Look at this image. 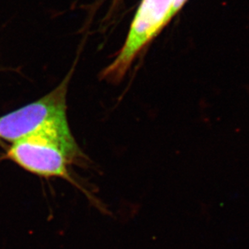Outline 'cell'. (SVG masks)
I'll return each instance as SVG.
<instances>
[{
  "mask_svg": "<svg viewBox=\"0 0 249 249\" xmlns=\"http://www.w3.org/2000/svg\"><path fill=\"white\" fill-rule=\"evenodd\" d=\"M80 151L70 127L51 128L19 139L7 151V158L41 178L72 181L68 166Z\"/></svg>",
  "mask_w": 249,
  "mask_h": 249,
  "instance_id": "cell-1",
  "label": "cell"
},
{
  "mask_svg": "<svg viewBox=\"0 0 249 249\" xmlns=\"http://www.w3.org/2000/svg\"><path fill=\"white\" fill-rule=\"evenodd\" d=\"M71 73L53 91L37 101L0 118V139H19L51 128L69 127L67 116V93Z\"/></svg>",
  "mask_w": 249,
  "mask_h": 249,
  "instance_id": "cell-2",
  "label": "cell"
},
{
  "mask_svg": "<svg viewBox=\"0 0 249 249\" xmlns=\"http://www.w3.org/2000/svg\"><path fill=\"white\" fill-rule=\"evenodd\" d=\"M173 0H143L123 48L117 58L101 72L102 79L118 83L124 78L140 51L168 23Z\"/></svg>",
  "mask_w": 249,
  "mask_h": 249,
  "instance_id": "cell-3",
  "label": "cell"
},
{
  "mask_svg": "<svg viewBox=\"0 0 249 249\" xmlns=\"http://www.w3.org/2000/svg\"><path fill=\"white\" fill-rule=\"evenodd\" d=\"M186 0H173V5L171 7L170 12L168 13V20L169 21L171 18L181 8L183 5L185 4Z\"/></svg>",
  "mask_w": 249,
  "mask_h": 249,
  "instance_id": "cell-4",
  "label": "cell"
}]
</instances>
